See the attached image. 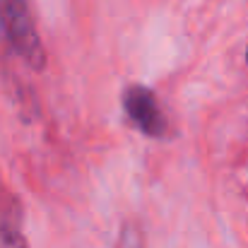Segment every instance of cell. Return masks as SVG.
Here are the masks:
<instances>
[{"label":"cell","mask_w":248,"mask_h":248,"mask_svg":"<svg viewBox=\"0 0 248 248\" xmlns=\"http://www.w3.org/2000/svg\"><path fill=\"white\" fill-rule=\"evenodd\" d=\"M0 27L12 46V51L34 70L46 65V53L34 27L29 0H0Z\"/></svg>","instance_id":"1"},{"label":"cell","mask_w":248,"mask_h":248,"mask_svg":"<svg viewBox=\"0 0 248 248\" xmlns=\"http://www.w3.org/2000/svg\"><path fill=\"white\" fill-rule=\"evenodd\" d=\"M123 108L128 118L135 123V128H140V133L150 138H162L166 133V116L162 113L159 101L152 94V89L142 84L128 87L123 94Z\"/></svg>","instance_id":"2"},{"label":"cell","mask_w":248,"mask_h":248,"mask_svg":"<svg viewBox=\"0 0 248 248\" xmlns=\"http://www.w3.org/2000/svg\"><path fill=\"white\" fill-rule=\"evenodd\" d=\"M0 248H27L22 234V205L19 198L0 183Z\"/></svg>","instance_id":"3"},{"label":"cell","mask_w":248,"mask_h":248,"mask_svg":"<svg viewBox=\"0 0 248 248\" xmlns=\"http://www.w3.org/2000/svg\"><path fill=\"white\" fill-rule=\"evenodd\" d=\"M113 248H142V232H140V227L133 224V222H128V224L121 229V234H118Z\"/></svg>","instance_id":"4"},{"label":"cell","mask_w":248,"mask_h":248,"mask_svg":"<svg viewBox=\"0 0 248 248\" xmlns=\"http://www.w3.org/2000/svg\"><path fill=\"white\" fill-rule=\"evenodd\" d=\"M246 61H248V51H246Z\"/></svg>","instance_id":"5"}]
</instances>
